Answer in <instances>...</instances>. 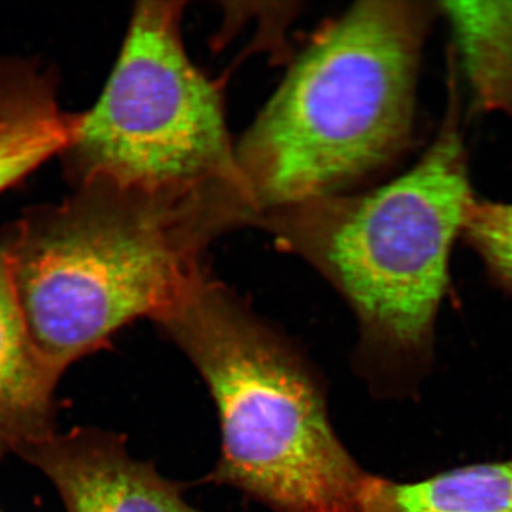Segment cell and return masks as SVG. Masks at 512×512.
<instances>
[{"label": "cell", "mask_w": 512, "mask_h": 512, "mask_svg": "<svg viewBox=\"0 0 512 512\" xmlns=\"http://www.w3.org/2000/svg\"><path fill=\"white\" fill-rule=\"evenodd\" d=\"M3 232L30 339L62 375L140 318L158 322L205 271L212 239L249 225L238 188L154 194L90 183Z\"/></svg>", "instance_id": "obj_1"}, {"label": "cell", "mask_w": 512, "mask_h": 512, "mask_svg": "<svg viewBox=\"0 0 512 512\" xmlns=\"http://www.w3.org/2000/svg\"><path fill=\"white\" fill-rule=\"evenodd\" d=\"M457 103L419 163L392 183L254 221L349 303L359 323V360L377 392L409 396L433 365L451 248L474 200Z\"/></svg>", "instance_id": "obj_2"}, {"label": "cell", "mask_w": 512, "mask_h": 512, "mask_svg": "<svg viewBox=\"0 0 512 512\" xmlns=\"http://www.w3.org/2000/svg\"><path fill=\"white\" fill-rule=\"evenodd\" d=\"M433 15L429 3L360 2L312 36L235 146L255 220L348 194L402 154Z\"/></svg>", "instance_id": "obj_3"}, {"label": "cell", "mask_w": 512, "mask_h": 512, "mask_svg": "<svg viewBox=\"0 0 512 512\" xmlns=\"http://www.w3.org/2000/svg\"><path fill=\"white\" fill-rule=\"evenodd\" d=\"M157 325L207 383L221 424L208 476L272 512H357L367 476L330 423L308 357L202 272Z\"/></svg>", "instance_id": "obj_4"}, {"label": "cell", "mask_w": 512, "mask_h": 512, "mask_svg": "<svg viewBox=\"0 0 512 512\" xmlns=\"http://www.w3.org/2000/svg\"><path fill=\"white\" fill-rule=\"evenodd\" d=\"M183 13L184 2L136 6L109 82L77 114L60 154L74 187L184 194L232 185L244 194L220 87L191 62Z\"/></svg>", "instance_id": "obj_5"}, {"label": "cell", "mask_w": 512, "mask_h": 512, "mask_svg": "<svg viewBox=\"0 0 512 512\" xmlns=\"http://www.w3.org/2000/svg\"><path fill=\"white\" fill-rule=\"evenodd\" d=\"M18 454L50 478L69 512H202L185 501L183 485L134 460L114 433L53 431Z\"/></svg>", "instance_id": "obj_6"}, {"label": "cell", "mask_w": 512, "mask_h": 512, "mask_svg": "<svg viewBox=\"0 0 512 512\" xmlns=\"http://www.w3.org/2000/svg\"><path fill=\"white\" fill-rule=\"evenodd\" d=\"M59 377L30 339L0 238V460L55 431Z\"/></svg>", "instance_id": "obj_7"}, {"label": "cell", "mask_w": 512, "mask_h": 512, "mask_svg": "<svg viewBox=\"0 0 512 512\" xmlns=\"http://www.w3.org/2000/svg\"><path fill=\"white\" fill-rule=\"evenodd\" d=\"M76 119L60 109L56 80L46 70L0 59V192L60 156Z\"/></svg>", "instance_id": "obj_8"}, {"label": "cell", "mask_w": 512, "mask_h": 512, "mask_svg": "<svg viewBox=\"0 0 512 512\" xmlns=\"http://www.w3.org/2000/svg\"><path fill=\"white\" fill-rule=\"evenodd\" d=\"M357 512H512V460L468 464L413 483L367 474Z\"/></svg>", "instance_id": "obj_9"}, {"label": "cell", "mask_w": 512, "mask_h": 512, "mask_svg": "<svg viewBox=\"0 0 512 512\" xmlns=\"http://www.w3.org/2000/svg\"><path fill=\"white\" fill-rule=\"evenodd\" d=\"M481 109L512 116V2L441 5Z\"/></svg>", "instance_id": "obj_10"}, {"label": "cell", "mask_w": 512, "mask_h": 512, "mask_svg": "<svg viewBox=\"0 0 512 512\" xmlns=\"http://www.w3.org/2000/svg\"><path fill=\"white\" fill-rule=\"evenodd\" d=\"M461 234L483 259L494 281L512 296V204L474 197Z\"/></svg>", "instance_id": "obj_11"}]
</instances>
